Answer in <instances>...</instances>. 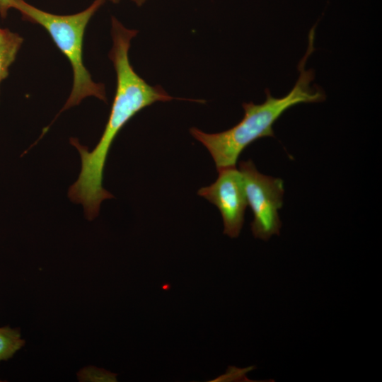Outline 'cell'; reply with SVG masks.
Wrapping results in <instances>:
<instances>
[{
    "mask_svg": "<svg viewBox=\"0 0 382 382\" xmlns=\"http://www.w3.org/2000/svg\"><path fill=\"white\" fill-rule=\"evenodd\" d=\"M137 30L125 27L112 16V46L108 54L116 73V90L103 134L92 151L71 139L81 157V167L77 180L70 186V199L83 207L86 217L93 220L99 214L102 202L113 197L103 187V170L109 150L122 127L142 109L156 102L175 99L161 86H151L138 75L130 64L129 50Z\"/></svg>",
    "mask_w": 382,
    "mask_h": 382,
    "instance_id": "1",
    "label": "cell"
},
{
    "mask_svg": "<svg viewBox=\"0 0 382 382\" xmlns=\"http://www.w3.org/2000/svg\"><path fill=\"white\" fill-rule=\"evenodd\" d=\"M308 38V50L299 65V79L287 95L274 98L267 89L265 101L259 105L243 103V119L226 131L209 134L196 127L190 129L191 135L209 151L217 170L235 166L241 152L257 139L274 137L272 126L287 109L299 103L324 100L325 96L321 88L310 86L314 79L313 71L305 68L306 59L313 51V38Z\"/></svg>",
    "mask_w": 382,
    "mask_h": 382,
    "instance_id": "2",
    "label": "cell"
},
{
    "mask_svg": "<svg viewBox=\"0 0 382 382\" xmlns=\"http://www.w3.org/2000/svg\"><path fill=\"white\" fill-rule=\"evenodd\" d=\"M105 1V0H94L83 11L71 15L50 13L28 4L24 0L18 7L17 10L21 13L23 20L38 24L47 30L72 67V89L59 113L78 105L83 99L88 96H95L107 102L104 84L92 80L83 59L85 29L92 16Z\"/></svg>",
    "mask_w": 382,
    "mask_h": 382,
    "instance_id": "3",
    "label": "cell"
},
{
    "mask_svg": "<svg viewBox=\"0 0 382 382\" xmlns=\"http://www.w3.org/2000/svg\"><path fill=\"white\" fill-rule=\"evenodd\" d=\"M239 171L247 204L253 214L250 224L253 235L264 241L279 235L282 223L278 210L283 205V180L260 173L251 160L241 161Z\"/></svg>",
    "mask_w": 382,
    "mask_h": 382,
    "instance_id": "4",
    "label": "cell"
},
{
    "mask_svg": "<svg viewBox=\"0 0 382 382\" xmlns=\"http://www.w3.org/2000/svg\"><path fill=\"white\" fill-rule=\"evenodd\" d=\"M218 172L216 181L200 188L197 195L217 207L224 221V233L237 238L243 225L248 205L242 176L235 166L224 168Z\"/></svg>",
    "mask_w": 382,
    "mask_h": 382,
    "instance_id": "5",
    "label": "cell"
},
{
    "mask_svg": "<svg viewBox=\"0 0 382 382\" xmlns=\"http://www.w3.org/2000/svg\"><path fill=\"white\" fill-rule=\"evenodd\" d=\"M19 329L8 326L0 328V361H6L24 346Z\"/></svg>",
    "mask_w": 382,
    "mask_h": 382,
    "instance_id": "6",
    "label": "cell"
},
{
    "mask_svg": "<svg viewBox=\"0 0 382 382\" xmlns=\"http://www.w3.org/2000/svg\"><path fill=\"white\" fill-rule=\"evenodd\" d=\"M23 39L13 33L10 38L0 46V83L8 76L11 65L15 61Z\"/></svg>",
    "mask_w": 382,
    "mask_h": 382,
    "instance_id": "7",
    "label": "cell"
},
{
    "mask_svg": "<svg viewBox=\"0 0 382 382\" xmlns=\"http://www.w3.org/2000/svg\"><path fill=\"white\" fill-rule=\"evenodd\" d=\"M23 0H0V16L4 19L8 11L12 9H18L20 3Z\"/></svg>",
    "mask_w": 382,
    "mask_h": 382,
    "instance_id": "8",
    "label": "cell"
},
{
    "mask_svg": "<svg viewBox=\"0 0 382 382\" xmlns=\"http://www.w3.org/2000/svg\"><path fill=\"white\" fill-rule=\"evenodd\" d=\"M13 32L8 29H3L0 28V46L6 42L12 35Z\"/></svg>",
    "mask_w": 382,
    "mask_h": 382,
    "instance_id": "9",
    "label": "cell"
},
{
    "mask_svg": "<svg viewBox=\"0 0 382 382\" xmlns=\"http://www.w3.org/2000/svg\"><path fill=\"white\" fill-rule=\"evenodd\" d=\"M110 1L117 4L120 2V0H109ZM134 3H135L138 6H141L143 5L146 0H132Z\"/></svg>",
    "mask_w": 382,
    "mask_h": 382,
    "instance_id": "10",
    "label": "cell"
}]
</instances>
